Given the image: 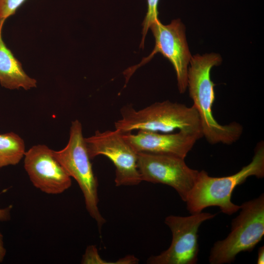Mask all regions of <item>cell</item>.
<instances>
[{
    "instance_id": "obj_1",
    "label": "cell",
    "mask_w": 264,
    "mask_h": 264,
    "mask_svg": "<svg viewBox=\"0 0 264 264\" xmlns=\"http://www.w3.org/2000/svg\"><path fill=\"white\" fill-rule=\"evenodd\" d=\"M222 59L217 53L197 54L191 57L187 75V88L200 120L203 137L211 144L231 145L242 133V126L236 122L219 124L213 114L215 99V84L211 79V70L220 64Z\"/></svg>"
},
{
    "instance_id": "obj_2",
    "label": "cell",
    "mask_w": 264,
    "mask_h": 264,
    "mask_svg": "<svg viewBox=\"0 0 264 264\" xmlns=\"http://www.w3.org/2000/svg\"><path fill=\"white\" fill-rule=\"evenodd\" d=\"M121 118L114 123L122 133L143 130L160 133L183 131L203 137L199 115L195 108L169 100L155 102L139 110L126 105L120 110Z\"/></svg>"
},
{
    "instance_id": "obj_3",
    "label": "cell",
    "mask_w": 264,
    "mask_h": 264,
    "mask_svg": "<svg viewBox=\"0 0 264 264\" xmlns=\"http://www.w3.org/2000/svg\"><path fill=\"white\" fill-rule=\"evenodd\" d=\"M251 176H264V144L259 143L252 161L237 173L226 176L213 177L202 170L198 171L195 184L188 196L187 209L191 214L201 212L210 206H218L221 211L231 215L240 210V205L231 201L232 193L238 185Z\"/></svg>"
},
{
    "instance_id": "obj_4",
    "label": "cell",
    "mask_w": 264,
    "mask_h": 264,
    "mask_svg": "<svg viewBox=\"0 0 264 264\" xmlns=\"http://www.w3.org/2000/svg\"><path fill=\"white\" fill-rule=\"evenodd\" d=\"M239 215L231 222V232L211 248V264H230L242 252H251L264 236V196L240 205Z\"/></svg>"
},
{
    "instance_id": "obj_5",
    "label": "cell",
    "mask_w": 264,
    "mask_h": 264,
    "mask_svg": "<svg viewBox=\"0 0 264 264\" xmlns=\"http://www.w3.org/2000/svg\"><path fill=\"white\" fill-rule=\"evenodd\" d=\"M54 154L70 176L78 183L86 209L100 231L106 220L98 208V180L83 136L82 125L78 120L71 122L67 145L60 151H54Z\"/></svg>"
},
{
    "instance_id": "obj_6",
    "label": "cell",
    "mask_w": 264,
    "mask_h": 264,
    "mask_svg": "<svg viewBox=\"0 0 264 264\" xmlns=\"http://www.w3.org/2000/svg\"><path fill=\"white\" fill-rule=\"evenodd\" d=\"M91 159L98 155L108 157L115 168L114 182L116 186H132L142 180L138 169V154L117 130L96 131L85 138Z\"/></svg>"
},
{
    "instance_id": "obj_7",
    "label": "cell",
    "mask_w": 264,
    "mask_h": 264,
    "mask_svg": "<svg viewBox=\"0 0 264 264\" xmlns=\"http://www.w3.org/2000/svg\"><path fill=\"white\" fill-rule=\"evenodd\" d=\"M155 39V46L150 55L136 66L126 70L128 79L136 68L160 53L173 66L176 76L179 92L184 93L187 88V75L191 55L185 36V26L179 19L167 25L159 19L150 26Z\"/></svg>"
},
{
    "instance_id": "obj_8",
    "label": "cell",
    "mask_w": 264,
    "mask_h": 264,
    "mask_svg": "<svg viewBox=\"0 0 264 264\" xmlns=\"http://www.w3.org/2000/svg\"><path fill=\"white\" fill-rule=\"evenodd\" d=\"M216 214L200 212L189 216H167L165 223L169 227L172 240L169 247L160 254L148 258L150 264H196L198 261V228Z\"/></svg>"
},
{
    "instance_id": "obj_9",
    "label": "cell",
    "mask_w": 264,
    "mask_h": 264,
    "mask_svg": "<svg viewBox=\"0 0 264 264\" xmlns=\"http://www.w3.org/2000/svg\"><path fill=\"white\" fill-rule=\"evenodd\" d=\"M138 169L142 181L161 183L173 188L186 201L198 173L178 157L148 153H137Z\"/></svg>"
},
{
    "instance_id": "obj_10",
    "label": "cell",
    "mask_w": 264,
    "mask_h": 264,
    "mask_svg": "<svg viewBox=\"0 0 264 264\" xmlns=\"http://www.w3.org/2000/svg\"><path fill=\"white\" fill-rule=\"evenodd\" d=\"M24 168L34 186L44 193L60 194L71 185V177L54 150L45 145H36L25 151Z\"/></svg>"
},
{
    "instance_id": "obj_11",
    "label": "cell",
    "mask_w": 264,
    "mask_h": 264,
    "mask_svg": "<svg viewBox=\"0 0 264 264\" xmlns=\"http://www.w3.org/2000/svg\"><path fill=\"white\" fill-rule=\"evenodd\" d=\"M122 135L137 153L169 155L183 159L200 139L183 131L160 133L139 130L136 134L130 132L122 133Z\"/></svg>"
},
{
    "instance_id": "obj_12",
    "label": "cell",
    "mask_w": 264,
    "mask_h": 264,
    "mask_svg": "<svg viewBox=\"0 0 264 264\" xmlns=\"http://www.w3.org/2000/svg\"><path fill=\"white\" fill-rule=\"evenodd\" d=\"M4 21H0V84L4 88L30 89L37 87V81L23 70L21 63L5 44L2 36Z\"/></svg>"
},
{
    "instance_id": "obj_13",
    "label": "cell",
    "mask_w": 264,
    "mask_h": 264,
    "mask_svg": "<svg viewBox=\"0 0 264 264\" xmlns=\"http://www.w3.org/2000/svg\"><path fill=\"white\" fill-rule=\"evenodd\" d=\"M25 143L14 132L0 134V168L18 164L24 157Z\"/></svg>"
},
{
    "instance_id": "obj_14",
    "label": "cell",
    "mask_w": 264,
    "mask_h": 264,
    "mask_svg": "<svg viewBox=\"0 0 264 264\" xmlns=\"http://www.w3.org/2000/svg\"><path fill=\"white\" fill-rule=\"evenodd\" d=\"M147 12L143 21L142 25V38L140 44L141 46H144L145 39L150 26L152 23L158 19L157 6L159 0H147Z\"/></svg>"
},
{
    "instance_id": "obj_15",
    "label": "cell",
    "mask_w": 264,
    "mask_h": 264,
    "mask_svg": "<svg viewBox=\"0 0 264 264\" xmlns=\"http://www.w3.org/2000/svg\"><path fill=\"white\" fill-rule=\"evenodd\" d=\"M26 0H0V21H4L15 14L18 8Z\"/></svg>"
},
{
    "instance_id": "obj_16",
    "label": "cell",
    "mask_w": 264,
    "mask_h": 264,
    "mask_svg": "<svg viewBox=\"0 0 264 264\" xmlns=\"http://www.w3.org/2000/svg\"><path fill=\"white\" fill-rule=\"evenodd\" d=\"M81 263L83 264H110L102 259L100 256L97 249L94 245L88 246L82 257Z\"/></svg>"
},
{
    "instance_id": "obj_17",
    "label": "cell",
    "mask_w": 264,
    "mask_h": 264,
    "mask_svg": "<svg viewBox=\"0 0 264 264\" xmlns=\"http://www.w3.org/2000/svg\"><path fill=\"white\" fill-rule=\"evenodd\" d=\"M11 208V206H8L5 208H0V221H6L10 219Z\"/></svg>"
},
{
    "instance_id": "obj_18",
    "label": "cell",
    "mask_w": 264,
    "mask_h": 264,
    "mask_svg": "<svg viewBox=\"0 0 264 264\" xmlns=\"http://www.w3.org/2000/svg\"><path fill=\"white\" fill-rule=\"evenodd\" d=\"M6 250L4 247L3 236L0 233V263H2L6 255Z\"/></svg>"
},
{
    "instance_id": "obj_19",
    "label": "cell",
    "mask_w": 264,
    "mask_h": 264,
    "mask_svg": "<svg viewBox=\"0 0 264 264\" xmlns=\"http://www.w3.org/2000/svg\"><path fill=\"white\" fill-rule=\"evenodd\" d=\"M257 264H264V246L259 247L258 251Z\"/></svg>"
}]
</instances>
